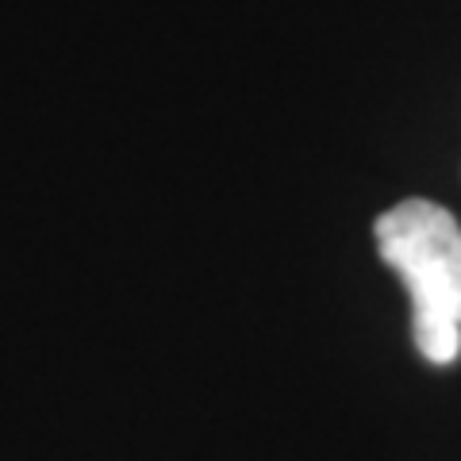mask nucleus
Wrapping results in <instances>:
<instances>
[{"instance_id": "nucleus-1", "label": "nucleus", "mask_w": 461, "mask_h": 461, "mask_svg": "<svg viewBox=\"0 0 461 461\" xmlns=\"http://www.w3.org/2000/svg\"><path fill=\"white\" fill-rule=\"evenodd\" d=\"M377 250L411 296V330L427 362L461 354V227L430 200H403L377 220Z\"/></svg>"}]
</instances>
